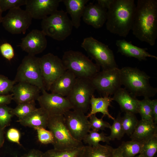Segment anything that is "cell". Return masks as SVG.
<instances>
[{
  "label": "cell",
  "mask_w": 157,
  "mask_h": 157,
  "mask_svg": "<svg viewBox=\"0 0 157 157\" xmlns=\"http://www.w3.org/2000/svg\"><path fill=\"white\" fill-rule=\"evenodd\" d=\"M138 122L135 114L125 113L121 119L122 126L124 134L130 136L135 130Z\"/></svg>",
  "instance_id": "cell-29"
},
{
  "label": "cell",
  "mask_w": 157,
  "mask_h": 157,
  "mask_svg": "<svg viewBox=\"0 0 157 157\" xmlns=\"http://www.w3.org/2000/svg\"><path fill=\"white\" fill-rule=\"evenodd\" d=\"M151 101L148 98H144L141 100H138V113L141 119L154 121Z\"/></svg>",
  "instance_id": "cell-31"
},
{
  "label": "cell",
  "mask_w": 157,
  "mask_h": 157,
  "mask_svg": "<svg viewBox=\"0 0 157 157\" xmlns=\"http://www.w3.org/2000/svg\"><path fill=\"white\" fill-rule=\"evenodd\" d=\"M139 40L154 46L157 38V0H138L131 29Z\"/></svg>",
  "instance_id": "cell-1"
},
{
  "label": "cell",
  "mask_w": 157,
  "mask_h": 157,
  "mask_svg": "<svg viewBox=\"0 0 157 157\" xmlns=\"http://www.w3.org/2000/svg\"><path fill=\"white\" fill-rule=\"evenodd\" d=\"M107 14V9L97 3H90L85 6L82 18L86 24L99 29L102 27L106 22Z\"/></svg>",
  "instance_id": "cell-17"
},
{
  "label": "cell",
  "mask_w": 157,
  "mask_h": 157,
  "mask_svg": "<svg viewBox=\"0 0 157 157\" xmlns=\"http://www.w3.org/2000/svg\"><path fill=\"white\" fill-rule=\"evenodd\" d=\"M39 57L28 54L18 67L14 80L16 83H28L38 87L42 91L46 90L39 62Z\"/></svg>",
  "instance_id": "cell-9"
},
{
  "label": "cell",
  "mask_w": 157,
  "mask_h": 157,
  "mask_svg": "<svg viewBox=\"0 0 157 157\" xmlns=\"http://www.w3.org/2000/svg\"><path fill=\"white\" fill-rule=\"evenodd\" d=\"M39 59L46 90L49 91L52 83L67 69L62 59L53 53L45 54Z\"/></svg>",
  "instance_id": "cell-11"
},
{
  "label": "cell",
  "mask_w": 157,
  "mask_h": 157,
  "mask_svg": "<svg viewBox=\"0 0 157 157\" xmlns=\"http://www.w3.org/2000/svg\"><path fill=\"white\" fill-rule=\"evenodd\" d=\"M83 146L69 150H59L53 148L44 153L43 157H79Z\"/></svg>",
  "instance_id": "cell-30"
},
{
  "label": "cell",
  "mask_w": 157,
  "mask_h": 157,
  "mask_svg": "<svg viewBox=\"0 0 157 157\" xmlns=\"http://www.w3.org/2000/svg\"><path fill=\"white\" fill-rule=\"evenodd\" d=\"M82 141L88 145L96 146L100 144V142L108 143L110 140L109 136H106L104 132L99 133L92 130L85 136Z\"/></svg>",
  "instance_id": "cell-28"
},
{
  "label": "cell",
  "mask_w": 157,
  "mask_h": 157,
  "mask_svg": "<svg viewBox=\"0 0 157 157\" xmlns=\"http://www.w3.org/2000/svg\"><path fill=\"white\" fill-rule=\"evenodd\" d=\"M32 19L26 10L18 8L9 10L3 17L2 23L5 29L12 34H25Z\"/></svg>",
  "instance_id": "cell-12"
},
{
  "label": "cell",
  "mask_w": 157,
  "mask_h": 157,
  "mask_svg": "<svg viewBox=\"0 0 157 157\" xmlns=\"http://www.w3.org/2000/svg\"><path fill=\"white\" fill-rule=\"evenodd\" d=\"M91 80L95 90L103 97L114 94L122 85L118 68L102 70Z\"/></svg>",
  "instance_id": "cell-10"
},
{
  "label": "cell",
  "mask_w": 157,
  "mask_h": 157,
  "mask_svg": "<svg viewBox=\"0 0 157 157\" xmlns=\"http://www.w3.org/2000/svg\"><path fill=\"white\" fill-rule=\"evenodd\" d=\"M46 36L42 30L33 29L22 39L19 46L28 55L35 56L46 49L47 40Z\"/></svg>",
  "instance_id": "cell-16"
},
{
  "label": "cell",
  "mask_w": 157,
  "mask_h": 157,
  "mask_svg": "<svg viewBox=\"0 0 157 157\" xmlns=\"http://www.w3.org/2000/svg\"><path fill=\"white\" fill-rule=\"evenodd\" d=\"M120 71L122 85L135 97L149 98L156 94L157 88L150 84V77L144 72L130 67H123Z\"/></svg>",
  "instance_id": "cell-3"
},
{
  "label": "cell",
  "mask_w": 157,
  "mask_h": 157,
  "mask_svg": "<svg viewBox=\"0 0 157 157\" xmlns=\"http://www.w3.org/2000/svg\"><path fill=\"white\" fill-rule=\"evenodd\" d=\"M113 100L112 98L109 96L96 98L94 95L92 96L90 102L91 110L87 115V117L89 118L92 115H95L97 113H100L103 114L102 117L106 116L113 120L115 118L110 114L108 110V108L110 106Z\"/></svg>",
  "instance_id": "cell-25"
},
{
  "label": "cell",
  "mask_w": 157,
  "mask_h": 157,
  "mask_svg": "<svg viewBox=\"0 0 157 157\" xmlns=\"http://www.w3.org/2000/svg\"><path fill=\"white\" fill-rule=\"evenodd\" d=\"M12 108L6 105H0V127L4 129L9 126L11 118L14 115L12 112Z\"/></svg>",
  "instance_id": "cell-35"
},
{
  "label": "cell",
  "mask_w": 157,
  "mask_h": 157,
  "mask_svg": "<svg viewBox=\"0 0 157 157\" xmlns=\"http://www.w3.org/2000/svg\"><path fill=\"white\" fill-rule=\"evenodd\" d=\"M152 110L153 116L154 121L157 124V99L151 100Z\"/></svg>",
  "instance_id": "cell-44"
},
{
  "label": "cell",
  "mask_w": 157,
  "mask_h": 157,
  "mask_svg": "<svg viewBox=\"0 0 157 157\" xmlns=\"http://www.w3.org/2000/svg\"><path fill=\"white\" fill-rule=\"evenodd\" d=\"M16 83L15 81L8 79L6 76L0 74V95H6L12 92Z\"/></svg>",
  "instance_id": "cell-38"
},
{
  "label": "cell",
  "mask_w": 157,
  "mask_h": 157,
  "mask_svg": "<svg viewBox=\"0 0 157 157\" xmlns=\"http://www.w3.org/2000/svg\"><path fill=\"white\" fill-rule=\"evenodd\" d=\"M40 90L37 87L23 82L15 84L12 92L13 100L17 104L35 101L39 97Z\"/></svg>",
  "instance_id": "cell-18"
},
{
  "label": "cell",
  "mask_w": 157,
  "mask_h": 157,
  "mask_svg": "<svg viewBox=\"0 0 157 157\" xmlns=\"http://www.w3.org/2000/svg\"><path fill=\"white\" fill-rule=\"evenodd\" d=\"M73 26L67 13L57 10L42 19V31L46 36L54 40L62 41L71 34Z\"/></svg>",
  "instance_id": "cell-5"
},
{
  "label": "cell",
  "mask_w": 157,
  "mask_h": 157,
  "mask_svg": "<svg viewBox=\"0 0 157 157\" xmlns=\"http://www.w3.org/2000/svg\"><path fill=\"white\" fill-rule=\"evenodd\" d=\"M144 143L137 141L131 140L123 142L119 146L123 157H134L140 154Z\"/></svg>",
  "instance_id": "cell-27"
},
{
  "label": "cell",
  "mask_w": 157,
  "mask_h": 157,
  "mask_svg": "<svg viewBox=\"0 0 157 157\" xmlns=\"http://www.w3.org/2000/svg\"><path fill=\"white\" fill-rule=\"evenodd\" d=\"M136 6L134 0H114L107 10V30L120 37H126L131 30Z\"/></svg>",
  "instance_id": "cell-2"
},
{
  "label": "cell",
  "mask_w": 157,
  "mask_h": 157,
  "mask_svg": "<svg viewBox=\"0 0 157 157\" xmlns=\"http://www.w3.org/2000/svg\"><path fill=\"white\" fill-rule=\"evenodd\" d=\"M49 116L42 108L40 107L31 112L18 122L22 125L33 128L42 127L46 129Z\"/></svg>",
  "instance_id": "cell-23"
},
{
  "label": "cell",
  "mask_w": 157,
  "mask_h": 157,
  "mask_svg": "<svg viewBox=\"0 0 157 157\" xmlns=\"http://www.w3.org/2000/svg\"><path fill=\"white\" fill-rule=\"evenodd\" d=\"M47 127L52 133L54 149L59 150H69L83 147L81 141L74 138L67 128L63 115L49 117Z\"/></svg>",
  "instance_id": "cell-6"
},
{
  "label": "cell",
  "mask_w": 157,
  "mask_h": 157,
  "mask_svg": "<svg viewBox=\"0 0 157 157\" xmlns=\"http://www.w3.org/2000/svg\"><path fill=\"white\" fill-rule=\"evenodd\" d=\"M42 94L37 100L40 107L49 116L63 115L72 109V107L66 97L59 94L49 93L45 90L42 91Z\"/></svg>",
  "instance_id": "cell-13"
},
{
  "label": "cell",
  "mask_w": 157,
  "mask_h": 157,
  "mask_svg": "<svg viewBox=\"0 0 157 157\" xmlns=\"http://www.w3.org/2000/svg\"><path fill=\"white\" fill-rule=\"evenodd\" d=\"M134 157H143L141 154H139L138 155Z\"/></svg>",
  "instance_id": "cell-49"
},
{
  "label": "cell",
  "mask_w": 157,
  "mask_h": 157,
  "mask_svg": "<svg viewBox=\"0 0 157 157\" xmlns=\"http://www.w3.org/2000/svg\"><path fill=\"white\" fill-rule=\"evenodd\" d=\"M114 148L106 144L84 146L79 157H113Z\"/></svg>",
  "instance_id": "cell-26"
},
{
  "label": "cell",
  "mask_w": 157,
  "mask_h": 157,
  "mask_svg": "<svg viewBox=\"0 0 157 157\" xmlns=\"http://www.w3.org/2000/svg\"><path fill=\"white\" fill-rule=\"evenodd\" d=\"M89 0H63L66 13L69 14L73 27L78 28L81 25V18L86 5Z\"/></svg>",
  "instance_id": "cell-24"
},
{
  "label": "cell",
  "mask_w": 157,
  "mask_h": 157,
  "mask_svg": "<svg viewBox=\"0 0 157 157\" xmlns=\"http://www.w3.org/2000/svg\"><path fill=\"white\" fill-rule=\"evenodd\" d=\"M37 132L39 141L43 144H52L54 141L53 135L51 131L42 127L34 128Z\"/></svg>",
  "instance_id": "cell-37"
},
{
  "label": "cell",
  "mask_w": 157,
  "mask_h": 157,
  "mask_svg": "<svg viewBox=\"0 0 157 157\" xmlns=\"http://www.w3.org/2000/svg\"><path fill=\"white\" fill-rule=\"evenodd\" d=\"M113 157H123L121 150L119 147L114 149Z\"/></svg>",
  "instance_id": "cell-47"
},
{
  "label": "cell",
  "mask_w": 157,
  "mask_h": 157,
  "mask_svg": "<svg viewBox=\"0 0 157 157\" xmlns=\"http://www.w3.org/2000/svg\"><path fill=\"white\" fill-rule=\"evenodd\" d=\"M43 153L38 149H32L24 154L22 157H43Z\"/></svg>",
  "instance_id": "cell-42"
},
{
  "label": "cell",
  "mask_w": 157,
  "mask_h": 157,
  "mask_svg": "<svg viewBox=\"0 0 157 157\" xmlns=\"http://www.w3.org/2000/svg\"><path fill=\"white\" fill-rule=\"evenodd\" d=\"M27 0H0V9L2 12L26 5Z\"/></svg>",
  "instance_id": "cell-39"
},
{
  "label": "cell",
  "mask_w": 157,
  "mask_h": 157,
  "mask_svg": "<svg viewBox=\"0 0 157 157\" xmlns=\"http://www.w3.org/2000/svg\"><path fill=\"white\" fill-rule=\"evenodd\" d=\"M13 100V94L6 95H0V105H7L10 103Z\"/></svg>",
  "instance_id": "cell-43"
},
{
  "label": "cell",
  "mask_w": 157,
  "mask_h": 157,
  "mask_svg": "<svg viewBox=\"0 0 157 157\" xmlns=\"http://www.w3.org/2000/svg\"><path fill=\"white\" fill-rule=\"evenodd\" d=\"M76 78L72 72L67 70L52 83L49 91L51 93L66 97L72 89Z\"/></svg>",
  "instance_id": "cell-22"
},
{
  "label": "cell",
  "mask_w": 157,
  "mask_h": 157,
  "mask_svg": "<svg viewBox=\"0 0 157 157\" xmlns=\"http://www.w3.org/2000/svg\"><path fill=\"white\" fill-rule=\"evenodd\" d=\"M116 45L118 52L126 57L134 58L140 61L146 60L147 57L157 59V57L147 51V48L135 46L124 39L117 40Z\"/></svg>",
  "instance_id": "cell-19"
},
{
  "label": "cell",
  "mask_w": 157,
  "mask_h": 157,
  "mask_svg": "<svg viewBox=\"0 0 157 157\" xmlns=\"http://www.w3.org/2000/svg\"><path fill=\"white\" fill-rule=\"evenodd\" d=\"M90 126L92 130L98 131L99 130H104L106 128H110L111 125L108 122L103 119V117L98 118L95 114L92 115L89 117Z\"/></svg>",
  "instance_id": "cell-36"
},
{
  "label": "cell",
  "mask_w": 157,
  "mask_h": 157,
  "mask_svg": "<svg viewBox=\"0 0 157 157\" xmlns=\"http://www.w3.org/2000/svg\"><path fill=\"white\" fill-rule=\"evenodd\" d=\"M121 119V114L119 113L116 118L113 120V123L110 128L111 133L109 136L110 141L115 139L120 140L125 134L122 126Z\"/></svg>",
  "instance_id": "cell-33"
},
{
  "label": "cell",
  "mask_w": 157,
  "mask_h": 157,
  "mask_svg": "<svg viewBox=\"0 0 157 157\" xmlns=\"http://www.w3.org/2000/svg\"><path fill=\"white\" fill-rule=\"evenodd\" d=\"M156 136H157V124L153 120L141 119L139 121L130 138L131 140L145 143Z\"/></svg>",
  "instance_id": "cell-20"
},
{
  "label": "cell",
  "mask_w": 157,
  "mask_h": 157,
  "mask_svg": "<svg viewBox=\"0 0 157 157\" xmlns=\"http://www.w3.org/2000/svg\"><path fill=\"white\" fill-rule=\"evenodd\" d=\"M7 137L10 141L20 145V133L17 129L14 128L9 129L7 133Z\"/></svg>",
  "instance_id": "cell-41"
},
{
  "label": "cell",
  "mask_w": 157,
  "mask_h": 157,
  "mask_svg": "<svg viewBox=\"0 0 157 157\" xmlns=\"http://www.w3.org/2000/svg\"><path fill=\"white\" fill-rule=\"evenodd\" d=\"M81 46L102 70L118 68L113 53L108 45L90 36L83 39Z\"/></svg>",
  "instance_id": "cell-7"
},
{
  "label": "cell",
  "mask_w": 157,
  "mask_h": 157,
  "mask_svg": "<svg viewBox=\"0 0 157 157\" xmlns=\"http://www.w3.org/2000/svg\"><path fill=\"white\" fill-rule=\"evenodd\" d=\"M2 12L0 9V24L2 23L3 17L2 16Z\"/></svg>",
  "instance_id": "cell-48"
},
{
  "label": "cell",
  "mask_w": 157,
  "mask_h": 157,
  "mask_svg": "<svg viewBox=\"0 0 157 157\" xmlns=\"http://www.w3.org/2000/svg\"><path fill=\"white\" fill-rule=\"evenodd\" d=\"M95 90L91 79L76 78L72 89L66 97L73 110L85 113L89 108L90 100Z\"/></svg>",
  "instance_id": "cell-8"
},
{
  "label": "cell",
  "mask_w": 157,
  "mask_h": 157,
  "mask_svg": "<svg viewBox=\"0 0 157 157\" xmlns=\"http://www.w3.org/2000/svg\"><path fill=\"white\" fill-rule=\"evenodd\" d=\"M35 105V101L17 104L15 108L12 109V114L20 119L36 109Z\"/></svg>",
  "instance_id": "cell-32"
},
{
  "label": "cell",
  "mask_w": 157,
  "mask_h": 157,
  "mask_svg": "<svg viewBox=\"0 0 157 157\" xmlns=\"http://www.w3.org/2000/svg\"><path fill=\"white\" fill-rule=\"evenodd\" d=\"M0 51L2 56L9 61L13 59L15 56L13 48L8 43H4L0 45Z\"/></svg>",
  "instance_id": "cell-40"
},
{
  "label": "cell",
  "mask_w": 157,
  "mask_h": 157,
  "mask_svg": "<svg viewBox=\"0 0 157 157\" xmlns=\"http://www.w3.org/2000/svg\"><path fill=\"white\" fill-rule=\"evenodd\" d=\"M114 0H97V3L102 7L108 9L110 7Z\"/></svg>",
  "instance_id": "cell-45"
},
{
  "label": "cell",
  "mask_w": 157,
  "mask_h": 157,
  "mask_svg": "<svg viewBox=\"0 0 157 157\" xmlns=\"http://www.w3.org/2000/svg\"><path fill=\"white\" fill-rule=\"evenodd\" d=\"M113 95V100L118 104L123 111L134 114L138 113V99L125 88H120Z\"/></svg>",
  "instance_id": "cell-21"
},
{
  "label": "cell",
  "mask_w": 157,
  "mask_h": 157,
  "mask_svg": "<svg viewBox=\"0 0 157 157\" xmlns=\"http://www.w3.org/2000/svg\"><path fill=\"white\" fill-rule=\"evenodd\" d=\"M157 151V136H156L143 145L140 153L143 157H154Z\"/></svg>",
  "instance_id": "cell-34"
},
{
  "label": "cell",
  "mask_w": 157,
  "mask_h": 157,
  "mask_svg": "<svg viewBox=\"0 0 157 157\" xmlns=\"http://www.w3.org/2000/svg\"><path fill=\"white\" fill-rule=\"evenodd\" d=\"M4 129L0 127V149L3 146L5 140Z\"/></svg>",
  "instance_id": "cell-46"
},
{
  "label": "cell",
  "mask_w": 157,
  "mask_h": 157,
  "mask_svg": "<svg viewBox=\"0 0 157 157\" xmlns=\"http://www.w3.org/2000/svg\"><path fill=\"white\" fill-rule=\"evenodd\" d=\"M63 115L66 125L72 136L82 142L90 130L88 118L84 113L75 110H68Z\"/></svg>",
  "instance_id": "cell-14"
},
{
  "label": "cell",
  "mask_w": 157,
  "mask_h": 157,
  "mask_svg": "<svg viewBox=\"0 0 157 157\" xmlns=\"http://www.w3.org/2000/svg\"><path fill=\"white\" fill-rule=\"evenodd\" d=\"M63 0H27L26 10L32 18L42 19L58 10Z\"/></svg>",
  "instance_id": "cell-15"
},
{
  "label": "cell",
  "mask_w": 157,
  "mask_h": 157,
  "mask_svg": "<svg viewBox=\"0 0 157 157\" xmlns=\"http://www.w3.org/2000/svg\"><path fill=\"white\" fill-rule=\"evenodd\" d=\"M62 60L66 69L72 72L76 78L91 79L100 71L99 66L79 51H66Z\"/></svg>",
  "instance_id": "cell-4"
}]
</instances>
